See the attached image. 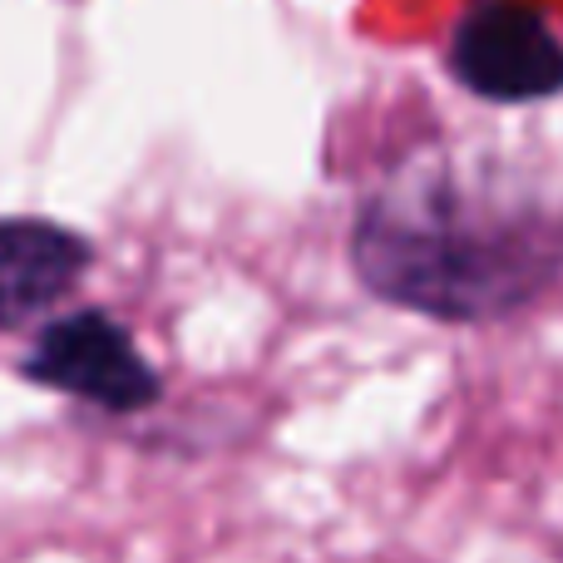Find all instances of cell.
I'll list each match as a JSON object with an SVG mask.
<instances>
[{
    "instance_id": "obj_1",
    "label": "cell",
    "mask_w": 563,
    "mask_h": 563,
    "mask_svg": "<svg viewBox=\"0 0 563 563\" xmlns=\"http://www.w3.org/2000/svg\"><path fill=\"white\" fill-rule=\"evenodd\" d=\"M351 267L390 307L499 321L563 277V208L505 168L420 148L361 203Z\"/></svg>"
},
{
    "instance_id": "obj_2",
    "label": "cell",
    "mask_w": 563,
    "mask_h": 563,
    "mask_svg": "<svg viewBox=\"0 0 563 563\" xmlns=\"http://www.w3.org/2000/svg\"><path fill=\"white\" fill-rule=\"evenodd\" d=\"M15 371L30 386L75 396L85 406L109 410V416L148 410L164 396V380L139 351V341L129 336V327L99 307H79L45 321L30 351L15 361Z\"/></svg>"
},
{
    "instance_id": "obj_3",
    "label": "cell",
    "mask_w": 563,
    "mask_h": 563,
    "mask_svg": "<svg viewBox=\"0 0 563 563\" xmlns=\"http://www.w3.org/2000/svg\"><path fill=\"white\" fill-rule=\"evenodd\" d=\"M445 65L455 85L489 104H534L563 95V40L534 5L475 0L450 25Z\"/></svg>"
},
{
    "instance_id": "obj_4",
    "label": "cell",
    "mask_w": 563,
    "mask_h": 563,
    "mask_svg": "<svg viewBox=\"0 0 563 563\" xmlns=\"http://www.w3.org/2000/svg\"><path fill=\"white\" fill-rule=\"evenodd\" d=\"M95 263L85 233L49 218H0V331L40 317Z\"/></svg>"
}]
</instances>
